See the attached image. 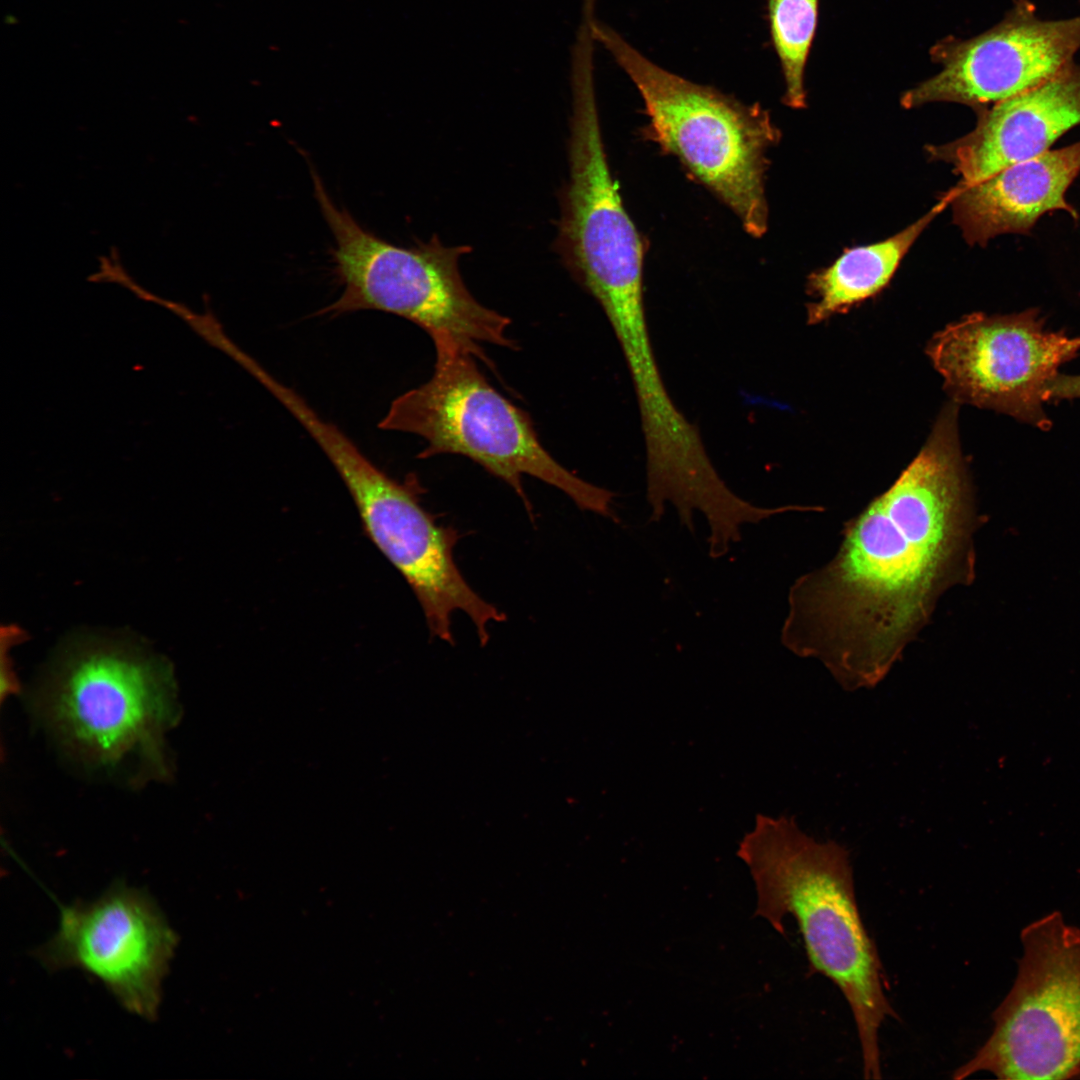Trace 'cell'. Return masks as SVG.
I'll list each match as a JSON object with an SVG mask.
<instances>
[{
	"mask_svg": "<svg viewBox=\"0 0 1080 1080\" xmlns=\"http://www.w3.org/2000/svg\"><path fill=\"white\" fill-rule=\"evenodd\" d=\"M949 402L894 483L844 523L836 554L788 594L782 644L846 690L877 685L940 597L975 578L981 518Z\"/></svg>",
	"mask_w": 1080,
	"mask_h": 1080,
	"instance_id": "6da1fadb",
	"label": "cell"
},
{
	"mask_svg": "<svg viewBox=\"0 0 1080 1080\" xmlns=\"http://www.w3.org/2000/svg\"><path fill=\"white\" fill-rule=\"evenodd\" d=\"M737 855L755 884V916L784 936V919L796 920L811 972L832 981L851 1009L863 1076L880 1079L879 1032L887 1018L898 1016L860 915L848 850L807 835L792 817L759 814Z\"/></svg>",
	"mask_w": 1080,
	"mask_h": 1080,
	"instance_id": "7a4b0ae2",
	"label": "cell"
},
{
	"mask_svg": "<svg viewBox=\"0 0 1080 1080\" xmlns=\"http://www.w3.org/2000/svg\"><path fill=\"white\" fill-rule=\"evenodd\" d=\"M170 663L127 634L80 633L55 651L31 704L63 750L106 771L169 775L164 734L178 717Z\"/></svg>",
	"mask_w": 1080,
	"mask_h": 1080,
	"instance_id": "3957f363",
	"label": "cell"
},
{
	"mask_svg": "<svg viewBox=\"0 0 1080 1080\" xmlns=\"http://www.w3.org/2000/svg\"><path fill=\"white\" fill-rule=\"evenodd\" d=\"M591 31L639 91L648 136L728 206L748 234L762 237L769 215L766 153L780 138L768 111L667 71L595 17Z\"/></svg>",
	"mask_w": 1080,
	"mask_h": 1080,
	"instance_id": "277c9868",
	"label": "cell"
},
{
	"mask_svg": "<svg viewBox=\"0 0 1080 1080\" xmlns=\"http://www.w3.org/2000/svg\"><path fill=\"white\" fill-rule=\"evenodd\" d=\"M434 346L431 378L394 399L379 428L423 438L426 447L419 458H470L512 487L528 511L524 475L561 490L582 510L619 521L612 508L615 493L558 463L541 444L530 417L489 384L472 354L449 340Z\"/></svg>",
	"mask_w": 1080,
	"mask_h": 1080,
	"instance_id": "5b68a950",
	"label": "cell"
},
{
	"mask_svg": "<svg viewBox=\"0 0 1080 1080\" xmlns=\"http://www.w3.org/2000/svg\"><path fill=\"white\" fill-rule=\"evenodd\" d=\"M309 166L314 195L335 239V272L343 286L323 313L395 314L420 326L433 342L453 341L485 362L481 344L514 348L507 336L511 320L479 303L461 277L459 260L469 247H448L436 236L411 248L385 241L335 205Z\"/></svg>",
	"mask_w": 1080,
	"mask_h": 1080,
	"instance_id": "8992f818",
	"label": "cell"
},
{
	"mask_svg": "<svg viewBox=\"0 0 1080 1080\" xmlns=\"http://www.w3.org/2000/svg\"><path fill=\"white\" fill-rule=\"evenodd\" d=\"M300 423L341 476L369 537L411 586L431 635L453 643L451 616L461 611L486 644L489 625L506 616L480 597L458 569L453 557L456 530L436 523L421 506L415 484L387 476L314 410L304 413Z\"/></svg>",
	"mask_w": 1080,
	"mask_h": 1080,
	"instance_id": "52a82bcc",
	"label": "cell"
},
{
	"mask_svg": "<svg viewBox=\"0 0 1080 1080\" xmlns=\"http://www.w3.org/2000/svg\"><path fill=\"white\" fill-rule=\"evenodd\" d=\"M1014 983L994 1027L954 1079L988 1072L1003 1080H1061L1080 1068V929L1059 911L1029 923Z\"/></svg>",
	"mask_w": 1080,
	"mask_h": 1080,
	"instance_id": "ba28073f",
	"label": "cell"
},
{
	"mask_svg": "<svg viewBox=\"0 0 1080 1080\" xmlns=\"http://www.w3.org/2000/svg\"><path fill=\"white\" fill-rule=\"evenodd\" d=\"M1080 351V336L1052 331L1036 309L1005 315L974 312L947 325L926 354L955 403L1012 416L1048 430L1044 392L1058 368Z\"/></svg>",
	"mask_w": 1080,
	"mask_h": 1080,
	"instance_id": "9c48e42d",
	"label": "cell"
},
{
	"mask_svg": "<svg viewBox=\"0 0 1080 1080\" xmlns=\"http://www.w3.org/2000/svg\"><path fill=\"white\" fill-rule=\"evenodd\" d=\"M177 944L152 897L117 882L94 901L62 906L56 934L35 956L49 971H85L127 1011L152 1021Z\"/></svg>",
	"mask_w": 1080,
	"mask_h": 1080,
	"instance_id": "30bf717a",
	"label": "cell"
},
{
	"mask_svg": "<svg viewBox=\"0 0 1080 1080\" xmlns=\"http://www.w3.org/2000/svg\"><path fill=\"white\" fill-rule=\"evenodd\" d=\"M1080 49V16L1044 20L1017 0L991 29L969 39L945 38L930 50L940 71L907 90L906 109L954 102L975 110L1028 90L1073 62Z\"/></svg>",
	"mask_w": 1080,
	"mask_h": 1080,
	"instance_id": "8fae6325",
	"label": "cell"
},
{
	"mask_svg": "<svg viewBox=\"0 0 1080 1080\" xmlns=\"http://www.w3.org/2000/svg\"><path fill=\"white\" fill-rule=\"evenodd\" d=\"M976 112L968 134L926 147L929 159L953 167L959 188L1050 150L1080 124V64L1072 62L1044 82Z\"/></svg>",
	"mask_w": 1080,
	"mask_h": 1080,
	"instance_id": "7c38bea8",
	"label": "cell"
},
{
	"mask_svg": "<svg viewBox=\"0 0 1080 1080\" xmlns=\"http://www.w3.org/2000/svg\"><path fill=\"white\" fill-rule=\"evenodd\" d=\"M1080 173V141L1011 164L982 181L946 192L953 221L971 245L1003 234H1025L1047 212L1077 219L1066 192Z\"/></svg>",
	"mask_w": 1080,
	"mask_h": 1080,
	"instance_id": "4fadbf2b",
	"label": "cell"
},
{
	"mask_svg": "<svg viewBox=\"0 0 1080 1080\" xmlns=\"http://www.w3.org/2000/svg\"><path fill=\"white\" fill-rule=\"evenodd\" d=\"M950 204L947 194L929 212L893 236L846 249L830 266L812 272L807 292L809 324H818L876 296L890 282L902 259L931 221Z\"/></svg>",
	"mask_w": 1080,
	"mask_h": 1080,
	"instance_id": "5bb4252c",
	"label": "cell"
},
{
	"mask_svg": "<svg viewBox=\"0 0 1080 1080\" xmlns=\"http://www.w3.org/2000/svg\"><path fill=\"white\" fill-rule=\"evenodd\" d=\"M767 10L785 83L783 101L801 109L806 105L804 72L817 26L818 0H768Z\"/></svg>",
	"mask_w": 1080,
	"mask_h": 1080,
	"instance_id": "9a60e30c",
	"label": "cell"
},
{
	"mask_svg": "<svg viewBox=\"0 0 1080 1080\" xmlns=\"http://www.w3.org/2000/svg\"><path fill=\"white\" fill-rule=\"evenodd\" d=\"M1080 398V375L1058 373L1048 383L1044 392L1045 402Z\"/></svg>",
	"mask_w": 1080,
	"mask_h": 1080,
	"instance_id": "2e32d148",
	"label": "cell"
}]
</instances>
